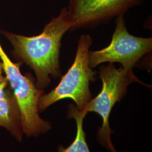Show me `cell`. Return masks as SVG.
I'll use <instances>...</instances> for the list:
<instances>
[{"label":"cell","instance_id":"3","mask_svg":"<svg viewBox=\"0 0 152 152\" xmlns=\"http://www.w3.org/2000/svg\"><path fill=\"white\" fill-rule=\"evenodd\" d=\"M99 77L102 81V88L97 96L92 99L82 112L87 114L95 112L101 116L103 124L98 130L97 139L100 144L109 152H117L110 139L112 131L109 118L112 109L117 102H120L127 93V88L133 82L151 87L141 81L132 71H126L122 66L116 68L113 63L99 67Z\"/></svg>","mask_w":152,"mask_h":152},{"label":"cell","instance_id":"1","mask_svg":"<svg viewBox=\"0 0 152 152\" xmlns=\"http://www.w3.org/2000/svg\"><path fill=\"white\" fill-rule=\"evenodd\" d=\"M71 27V16L67 7H64L59 15L53 17L37 36L27 37L2 31L13 47L12 53L34 71L39 89L48 87L51 77H61L59 59L61 39Z\"/></svg>","mask_w":152,"mask_h":152},{"label":"cell","instance_id":"9","mask_svg":"<svg viewBox=\"0 0 152 152\" xmlns=\"http://www.w3.org/2000/svg\"><path fill=\"white\" fill-rule=\"evenodd\" d=\"M3 66H2V62L0 60V76L2 75V73H3Z\"/></svg>","mask_w":152,"mask_h":152},{"label":"cell","instance_id":"6","mask_svg":"<svg viewBox=\"0 0 152 152\" xmlns=\"http://www.w3.org/2000/svg\"><path fill=\"white\" fill-rule=\"evenodd\" d=\"M144 0H70L67 9L72 20L70 30L95 27L114 17L124 16Z\"/></svg>","mask_w":152,"mask_h":152},{"label":"cell","instance_id":"4","mask_svg":"<svg viewBox=\"0 0 152 152\" xmlns=\"http://www.w3.org/2000/svg\"><path fill=\"white\" fill-rule=\"evenodd\" d=\"M0 60L19 108L23 134L29 137H37L50 130L51 124L42 119L38 112V101L44 94V90L37 88L31 75L22 74L19 64L11 61L1 43Z\"/></svg>","mask_w":152,"mask_h":152},{"label":"cell","instance_id":"8","mask_svg":"<svg viewBox=\"0 0 152 152\" xmlns=\"http://www.w3.org/2000/svg\"><path fill=\"white\" fill-rule=\"evenodd\" d=\"M86 113L80 111L76 105L70 104L68 108V118L75 119L77 124V132L75 140L69 146H60L58 152H91L86 141L85 132L83 128V120Z\"/></svg>","mask_w":152,"mask_h":152},{"label":"cell","instance_id":"2","mask_svg":"<svg viewBox=\"0 0 152 152\" xmlns=\"http://www.w3.org/2000/svg\"><path fill=\"white\" fill-rule=\"evenodd\" d=\"M92 39L88 34H82L78 39L73 63L59 85L48 94L40 97L38 104L39 113L42 112L55 103L71 99L77 108L82 111L92 99L90 83L96 80V72L89 66L88 54Z\"/></svg>","mask_w":152,"mask_h":152},{"label":"cell","instance_id":"7","mask_svg":"<svg viewBox=\"0 0 152 152\" xmlns=\"http://www.w3.org/2000/svg\"><path fill=\"white\" fill-rule=\"evenodd\" d=\"M0 127L5 128L17 141H22L19 108L8 80L3 75L0 76Z\"/></svg>","mask_w":152,"mask_h":152},{"label":"cell","instance_id":"5","mask_svg":"<svg viewBox=\"0 0 152 152\" xmlns=\"http://www.w3.org/2000/svg\"><path fill=\"white\" fill-rule=\"evenodd\" d=\"M112 41L107 47L90 51L89 66L94 69L104 63H119L126 71H132L136 64L152 53V38L136 37L128 32L124 16L117 17Z\"/></svg>","mask_w":152,"mask_h":152}]
</instances>
